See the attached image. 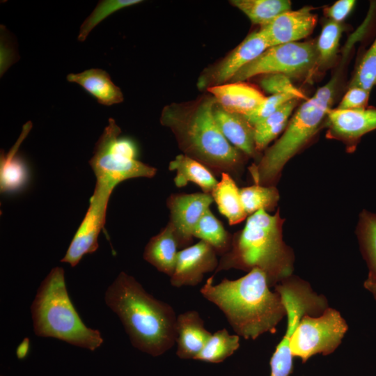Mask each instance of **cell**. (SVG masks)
Listing matches in <instances>:
<instances>
[{"mask_svg":"<svg viewBox=\"0 0 376 376\" xmlns=\"http://www.w3.org/2000/svg\"><path fill=\"white\" fill-rule=\"evenodd\" d=\"M333 77L297 109L281 136L249 167L254 184L274 186L286 163L313 137L331 109L337 86Z\"/></svg>","mask_w":376,"mask_h":376,"instance_id":"cell-6","label":"cell"},{"mask_svg":"<svg viewBox=\"0 0 376 376\" xmlns=\"http://www.w3.org/2000/svg\"><path fill=\"white\" fill-rule=\"evenodd\" d=\"M217 256L210 244L201 240L180 250L170 277L171 285L180 288L199 284L205 274L216 271L219 260Z\"/></svg>","mask_w":376,"mask_h":376,"instance_id":"cell-14","label":"cell"},{"mask_svg":"<svg viewBox=\"0 0 376 376\" xmlns=\"http://www.w3.org/2000/svg\"><path fill=\"white\" fill-rule=\"evenodd\" d=\"M208 278L200 292L224 314L239 336L256 340L263 334H274L286 309L281 296L272 291L266 274L255 268L235 279H224L214 284Z\"/></svg>","mask_w":376,"mask_h":376,"instance_id":"cell-2","label":"cell"},{"mask_svg":"<svg viewBox=\"0 0 376 376\" xmlns=\"http://www.w3.org/2000/svg\"><path fill=\"white\" fill-rule=\"evenodd\" d=\"M30 341L29 338H25L19 344L16 350V354L18 359L25 358L29 352Z\"/></svg>","mask_w":376,"mask_h":376,"instance_id":"cell-38","label":"cell"},{"mask_svg":"<svg viewBox=\"0 0 376 376\" xmlns=\"http://www.w3.org/2000/svg\"><path fill=\"white\" fill-rule=\"evenodd\" d=\"M357 236L369 274L376 275V214L362 211L357 228Z\"/></svg>","mask_w":376,"mask_h":376,"instance_id":"cell-29","label":"cell"},{"mask_svg":"<svg viewBox=\"0 0 376 376\" xmlns=\"http://www.w3.org/2000/svg\"><path fill=\"white\" fill-rule=\"evenodd\" d=\"M113 189L96 182L86 214L61 262L75 267L84 255L98 249V236L105 224L108 202Z\"/></svg>","mask_w":376,"mask_h":376,"instance_id":"cell-10","label":"cell"},{"mask_svg":"<svg viewBox=\"0 0 376 376\" xmlns=\"http://www.w3.org/2000/svg\"><path fill=\"white\" fill-rule=\"evenodd\" d=\"M221 176L211 195L219 212L228 219V224H240L248 216L242 204L240 189L230 174L223 173Z\"/></svg>","mask_w":376,"mask_h":376,"instance_id":"cell-23","label":"cell"},{"mask_svg":"<svg viewBox=\"0 0 376 376\" xmlns=\"http://www.w3.org/2000/svg\"><path fill=\"white\" fill-rule=\"evenodd\" d=\"M120 128L113 118L95 143L89 164L96 182L113 189L120 182L135 178H153L157 169L136 159V147L129 139L120 138Z\"/></svg>","mask_w":376,"mask_h":376,"instance_id":"cell-7","label":"cell"},{"mask_svg":"<svg viewBox=\"0 0 376 376\" xmlns=\"http://www.w3.org/2000/svg\"><path fill=\"white\" fill-rule=\"evenodd\" d=\"M169 169L175 171L173 182L179 188L193 182L201 187L203 192L211 194L218 183L214 173L208 168L184 154L178 155L171 161Z\"/></svg>","mask_w":376,"mask_h":376,"instance_id":"cell-22","label":"cell"},{"mask_svg":"<svg viewBox=\"0 0 376 376\" xmlns=\"http://www.w3.org/2000/svg\"><path fill=\"white\" fill-rule=\"evenodd\" d=\"M32 127L31 121L23 126L19 137L8 153L1 152L0 189L1 193L13 192L23 188L29 179L24 161L17 155L19 148Z\"/></svg>","mask_w":376,"mask_h":376,"instance_id":"cell-21","label":"cell"},{"mask_svg":"<svg viewBox=\"0 0 376 376\" xmlns=\"http://www.w3.org/2000/svg\"><path fill=\"white\" fill-rule=\"evenodd\" d=\"M179 249L175 231L168 223L158 234L150 239L145 246L143 258L159 272L171 277L175 269Z\"/></svg>","mask_w":376,"mask_h":376,"instance_id":"cell-19","label":"cell"},{"mask_svg":"<svg viewBox=\"0 0 376 376\" xmlns=\"http://www.w3.org/2000/svg\"><path fill=\"white\" fill-rule=\"evenodd\" d=\"M313 8L305 6L297 10L285 12L266 25L260 27L270 47L298 42L313 31L318 16Z\"/></svg>","mask_w":376,"mask_h":376,"instance_id":"cell-15","label":"cell"},{"mask_svg":"<svg viewBox=\"0 0 376 376\" xmlns=\"http://www.w3.org/2000/svg\"><path fill=\"white\" fill-rule=\"evenodd\" d=\"M318 64L316 46L294 42L270 47L245 65L230 82H244L258 75L283 74L289 77L308 73Z\"/></svg>","mask_w":376,"mask_h":376,"instance_id":"cell-9","label":"cell"},{"mask_svg":"<svg viewBox=\"0 0 376 376\" xmlns=\"http://www.w3.org/2000/svg\"><path fill=\"white\" fill-rule=\"evenodd\" d=\"M66 79L69 82L80 85L100 104L111 106L123 101L120 88L113 84L110 75L104 70L91 68L79 73H70Z\"/></svg>","mask_w":376,"mask_h":376,"instance_id":"cell-20","label":"cell"},{"mask_svg":"<svg viewBox=\"0 0 376 376\" xmlns=\"http://www.w3.org/2000/svg\"><path fill=\"white\" fill-rule=\"evenodd\" d=\"M214 118L222 134L233 146L247 157L256 155L254 127L243 115L228 112L217 103Z\"/></svg>","mask_w":376,"mask_h":376,"instance_id":"cell-18","label":"cell"},{"mask_svg":"<svg viewBox=\"0 0 376 376\" xmlns=\"http://www.w3.org/2000/svg\"><path fill=\"white\" fill-rule=\"evenodd\" d=\"M199 313L189 310L178 315L175 325L176 354L182 359H195L212 336Z\"/></svg>","mask_w":376,"mask_h":376,"instance_id":"cell-16","label":"cell"},{"mask_svg":"<svg viewBox=\"0 0 376 376\" xmlns=\"http://www.w3.org/2000/svg\"><path fill=\"white\" fill-rule=\"evenodd\" d=\"M33 331L94 351L103 343L97 329L88 327L76 311L67 290L65 272L54 267L42 281L31 306Z\"/></svg>","mask_w":376,"mask_h":376,"instance_id":"cell-5","label":"cell"},{"mask_svg":"<svg viewBox=\"0 0 376 376\" xmlns=\"http://www.w3.org/2000/svg\"><path fill=\"white\" fill-rule=\"evenodd\" d=\"M207 91L220 107L243 116L253 111L265 98L259 90L244 82H228Z\"/></svg>","mask_w":376,"mask_h":376,"instance_id":"cell-17","label":"cell"},{"mask_svg":"<svg viewBox=\"0 0 376 376\" xmlns=\"http://www.w3.org/2000/svg\"><path fill=\"white\" fill-rule=\"evenodd\" d=\"M283 222L279 210L271 215L260 210L249 215L244 227L233 235L230 248L221 256L214 274L258 268L266 274L271 287L291 276L295 258L283 239Z\"/></svg>","mask_w":376,"mask_h":376,"instance_id":"cell-4","label":"cell"},{"mask_svg":"<svg viewBox=\"0 0 376 376\" xmlns=\"http://www.w3.org/2000/svg\"><path fill=\"white\" fill-rule=\"evenodd\" d=\"M217 101L210 95L184 103H172L162 110L160 123L169 128L180 149L213 173L237 178L246 155L224 136L214 118Z\"/></svg>","mask_w":376,"mask_h":376,"instance_id":"cell-1","label":"cell"},{"mask_svg":"<svg viewBox=\"0 0 376 376\" xmlns=\"http://www.w3.org/2000/svg\"><path fill=\"white\" fill-rule=\"evenodd\" d=\"M104 301L135 348L159 357L175 344L178 315L173 308L147 292L133 276L120 272L107 289Z\"/></svg>","mask_w":376,"mask_h":376,"instance_id":"cell-3","label":"cell"},{"mask_svg":"<svg viewBox=\"0 0 376 376\" xmlns=\"http://www.w3.org/2000/svg\"><path fill=\"white\" fill-rule=\"evenodd\" d=\"M356 1L353 0H338L324 10L325 15L334 22L340 23L353 9Z\"/></svg>","mask_w":376,"mask_h":376,"instance_id":"cell-36","label":"cell"},{"mask_svg":"<svg viewBox=\"0 0 376 376\" xmlns=\"http://www.w3.org/2000/svg\"><path fill=\"white\" fill-rule=\"evenodd\" d=\"M230 3L241 10L254 24H267L279 15L291 10L288 0H232Z\"/></svg>","mask_w":376,"mask_h":376,"instance_id":"cell-25","label":"cell"},{"mask_svg":"<svg viewBox=\"0 0 376 376\" xmlns=\"http://www.w3.org/2000/svg\"><path fill=\"white\" fill-rule=\"evenodd\" d=\"M347 329L346 321L334 308L328 307L317 316L305 315L290 339L292 355L305 363L315 354H329L340 345Z\"/></svg>","mask_w":376,"mask_h":376,"instance_id":"cell-8","label":"cell"},{"mask_svg":"<svg viewBox=\"0 0 376 376\" xmlns=\"http://www.w3.org/2000/svg\"><path fill=\"white\" fill-rule=\"evenodd\" d=\"M193 237L210 244L221 256L229 251L233 235L208 209L196 225Z\"/></svg>","mask_w":376,"mask_h":376,"instance_id":"cell-26","label":"cell"},{"mask_svg":"<svg viewBox=\"0 0 376 376\" xmlns=\"http://www.w3.org/2000/svg\"><path fill=\"white\" fill-rule=\"evenodd\" d=\"M240 336L224 328L213 333L194 360L219 363L233 355L240 347Z\"/></svg>","mask_w":376,"mask_h":376,"instance_id":"cell-27","label":"cell"},{"mask_svg":"<svg viewBox=\"0 0 376 376\" xmlns=\"http://www.w3.org/2000/svg\"><path fill=\"white\" fill-rule=\"evenodd\" d=\"M141 0H101L80 26L77 39L84 42L91 31L102 20L125 8L141 3Z\"/></svg>","mask_w":376,"mask_h":376,"instance_id":"cell-30","label":"cell"},{"mask_svg":"<svg viewBox=\"0 0 376 376\" xmlns=\"http://www.w3.org/2000/svg\"><path fill=\"white\" fill-rule=\"evenodd\" d=\"M261 88L271 95L288 94L297 99H306L304 94L295 86L290 77L283 74L265 75L260 81Z\"/></svg>","mask_w":376,"mask_h":376,"instance_id":"cell-33","label":"cell"},{"mask_svg":"<svg viewBox=\"0 0 376 376\" xmlns=\"http://www.w3.org/2000/svg\"><path fill=\"white\" fill-rule=\"evenodd\" d=\"M244 210L251 215L260 210H272L279 200V193L275 186L253 185L240 189Z\"/></svg>","mask_w":376,"mask_h":376,"instance_id":"cell-28","label":"cell"},{"mask_svg":"<svg viewBox=\"0 0 376 376\" xmlns=\"http://www.w3.org/2000/svg\"><path fill=\"white\" fill-rule=\"evenodd\" d=\"M326 120L327 137L343 141L352 152L364 134L376 130V108L331 109Z\"/></svg>","mask_w":376,"mask_h":376,"instance_id":"cell-13","label":"cell"},{"mask_svg":"<svg viewBox=\"0 0 376 376\" xmlns=\"http://www.w3.org/2000/svg\"><path fill=\"white\" fill-rule=\"evenodd\" d=\"M292 99L297 98L288 94L271 95L267 97H265L257 108L249 114L244 116V117L252 126H254L274 113L285 102Z\"/></svg>","mask_w":376,"mask_h":376,"instance_id":"cell-34","label":"cell"},{"mask_svg":"<svg viewBox=\"0 0 376 376\" xmlns=\"http://www.w3.org/2000/svg\"><path fill=\"white\" fill-rule=\"evenodd\" d=\"M0 74L2 76L7 69L18 60V56L14 51L10 41H6L3 33L1 32V54Z\"/></svg>","mask_w":376,"mask_h":376,"instance_id":"cell-37","label":"cell"},{"mask_svg":"<svg viewBox=\"0 0 376 376\" xmlns=\"http://www.w3.org/2000/svg\"><path fill=\"white\" fill-rule=\"evenodd\" d=\"M376 82V38L363 55L350 86H359L371 91ZM349 86V87H350Z\"/></svg>","mask_w":376,"mask_h":376,"instance_id":"cell-32","label":"cell"},{"mask_svg":"<svg viewBox=\"0 0 376 376\" xmlns=\"http://www.w3.org/2000/svg\"><path fill=\"white\" fill-rule=\"evenodd\" d=\"M299 99H292L283 104L272 115L257 123L254 127L256 150L260 152L285 130L289 117L298 103Z\"/></svg>","mask_w":376,"mask_h":376,"instance_id":"cell-24","label":"cell"},{"mask_svg":"<svg viewBox=\"0 0 376 376\" xmlns=\"http://www.w3.org/2000/svg\"><path fill=\"white\" fill-rule=\"evenodd\" d=\"M364 288L368 290L376 300V275L368 273V277L363 283Z\"/></svg>","mask_w":376,"mask_h":376,"instance_id":"cell-39","label":"cell"},{"mask_svg":"<svg viewBox=\"0 0 376 376\" xmlns=\"http://www.w3.org/2000/svg\"><path fill=\"white\" fill-rule=\"evenodd\" d=\"M375 85H376V82H375Z\"/></svg>","mask_w":376,"mask_h":376,"instance_id":"cell-40","label":"cell"},{"mask_svg":"<svg viewBox=\"0 0 376 376\" xmlns=\"http://www.w3.org/2000/svg\"><path fill=\"white\" fill-rule=\"evenodd\" d=\"M370 91L359 86H350L337 109H361L366 108Z\"/></svg>","mask_w":376,"mask_h":376,"instance_id":"cell-35","label":"cell"},{"mask_svg":"<svg viewBox=\"0 0 376 376\" xmlns=\"http://www.w3.org/2000/svg\"><path fill=\"white\" fill-rule=\"evenodd\" d=\"M343 31L340 23L329 20L324 24L315 45L318 64H327L335 58Z\"/></svg>","mask_w":376,"mask_h":376,"instance_id":"cell-31","label":"cell"},{"mask_svg":"<svg viewBox=\"0 0 376 376\" xmlns=\"http://www.w3.org/2000/svg\"><path fill=\"white\" fill-rule=\"evenodd\" d=\"M213 201L212 195L204 192L172 194L167 198L170 212L168 223L175 231L180 249L190 246L196 225Z\"/></svg>","mask_w":376,"mask_h":376,"instance_id":"cell-12","label":"cell"},{"mask_svg":"<svg viewBox=\"0 0 376 376\" xmlns=\"http://www.w3.org/2000/svg\"><path fill=\"white\" fill-rule=\"evenodd\" d=\"M269 47L260 29L253 31L224 59L203 71L198 79V87L207 90L230 82L240 70Z\"/></svg>","mask_w":376,"mask_h":376,"instance_id":"cell-11","label":"cell"}]
</instances>
